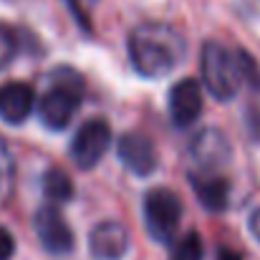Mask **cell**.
I'll return each instance as SVG.
<instances>
[{"label": "cell", "mask_w": 260, "mask_h": 260, "mask_svg": "<svg viewBox=\"0 0 260 260\" xmlns=\"http://www.w3.org/2000/svg\"><path fill=\"white\" fill-rule=\"evenodd\" d=\"M126 48H129L132 66L149 79L167 76L182 63L187 53L182 33L167 23H139L129 33Z\"/></svg>", "instance_id": "6da1fadb"}, {"label": "cell", "mask_w": 260, "mask_h": 260, "mask_svg": "<svg viewBox=\"0 0 260 260\" xmlns=\"http://www.w3.org/2000/svg\"><path fill=\"white\" fill-rule=\"evenodd\" d=\"M81 101H84V79L74 69L58 66L51 74V86L38 99V106H36L38 119L46 129L61 132L71 124Z\"/></svg>", "instance_id": "7a4b0ae2"}, {"label": "cell", "mask_w": 260, "mask_h": 260, "mask_svg": "<svg viewBox=\"0 0 260 260\" xmlns=\"http://www.w3.org/2000/svg\"><path fill=\"white\" fill-rule=\"evenodd\" d=\"M200 69H202L205 86L217 101H230L243 84L238 51L222 46L220 41H207L202 46Z\"/></svg>", "instance_id": "3957f363"}, {"label": "cell", "mask_w": 260, "mask_h": 260, "mask_svg": "<svg viewBox=\"0 0 260 260\" xmlns=\"http://www.w3.org/2000/svg\"><path fill=\"white\" fill-rule=\"evenodd\" d=\"M144 228L157 243H172L182 222V200L170 187H152L142 200Z\"/></svg>", "instance_id": "277c9868"}, {"label": "cell", "mask_w": 260, "mask_h": 260, "mask_svg": "<svg viewBox=\"0 0 260 260\" xmlns=\"http://www.w3.org/2000/svg\"><path fill=\"white\" fill-rule=\"evenodd\" d=\"M111 144V126L106 119H86L71 139V159L79 170H93Z\"/></svg>", "instance_id": "5b68a950"}, {"label": "cell", "mask_w": 260, "mask_h": 260, "mask_svg": "<svg viewBox=\"0 0 260 260\" xmlns=\"http://www.w3.org/2000/svg\"><path fill=\"white\" fill-rule=\"evenodd\" d=\"M33 230L38 243L43 245L46 253L51 255H69L76 245L74 230L69 228L66 217L61 215V210L56 205H41L33 215Z\"/></svg>", "instance_id": "8992f818"}, {"label": "cell", "mask_w": 260, "mask_h": 260, "mask_svg": "<svg viewBox=\"0 0 260 260\" xmlns=\"http://www.w3.org/2000/svg\"><path fill=\"white\" fill-rule=\"evenodd\" d=\"M116 154H119L121 165L129 172H134L137 177L152 174L157 170V162H159L152 139L147 134H142V132H126V134H121L119 142H116Z\"/></svg>", "instance_id": "52a82bcc"}, {"label": "cell", "mask_w": 260, "mask_h": 260, "mask_svg": "<svg viewBox=\"0 0 260 260\" xmlns=\"http://www.w3.org/2000/svg\"><path fill=\"white\" fill-rule=\"evenodd\" d=\"M189 154L197 162V167H202V172H215L230 162L233 149H230L225 132H220L217 126H207L194 134V139L189 144Z\"/></svg>", "instance_id": "ba28073f"}, {"label": "cell", "mask_w": 260, "mask_h": 260, "mask_svg": "<svg viewBox=\"0 0 260 260\" xmlns=\"http://www.w3.org/2000/svg\"><path fill=\"white\" fill-rule=\"evenodd\" d=\"M167 104H170V116L174 126L179 129L192 126L202 114V86L194 79H179L170 88Z\"/></svg>", "instance_id": "9c48e42d"}, {"label": "cell", "mask_w": 260, "mask_h": 260, "mask_svg": "<svg viewBox=\"0 0 260 260\" xmlns=\"http://www.w3.org/2000/svg\"><path fill=\"white\" fill-rule=\"evenodd\" d=\"M126 250H129V230L119 220H104L88 235V253L96 260H121Z\"/></svg>", "instance_id": "30bf717a"}, {"label": "cell", "mask_w": 260, "mask_h": 260, "mask_svg": "<svg viewBox=\"0 0 260 260\" xmlns=\"http://www.w3.org/2000/svg\"><path fill=\"white\" fill-rule=\"evenodd\" d=\"M36 106V91L25 81H5L0 84V119L5 124H23Z\"/></svg>", "instance_id": "8fae6325"}, {"label": "cell", "mask_w": 260, "mask_h": 260, "mask_svg": "<svg viewBox=\"0 0 260 260\" xmlns=\"http://www.w3.org/2000/svg\"><path fill=\"white\" fill-rule=\"evenodd\" d=\"M194 197L210 212H220L228 207L230 200V182L215 172H189L187 174Z\"/></svg>", "instance_id": "7c38bea8"}, {"label": "cell", "mask_w": 260, "mask_h": 260, "mask_svg": "<svg viewBox=\"0 0 260 260\" xmlns=\"http://www.w3.org/2000/svg\"><path fill=\"white\" fill-rule=\"evenodd\" d=\"M41 184H43V194L51 200V205L69 202L74 197V182H71V177L63 172V170H58V167H51L48 172L43 174Z\"/></svg>", "instance_id": "4fadbf2b"}, {"label": "cell", "mask_w": 260, "mask_h": 260, "mask_svg": "<svg viewBox=\"0 0 260 260\" xmlns=\"http://www.w3.org/2000/svg\"><path fill=\"white\" fill-rule=\"evenodd\" d=\"M13 179H15V159H13L10 144L0 137V202L10 194Z\"/></svg>", "instance_id": "5bb4252c"}, {"label": "cell", "mask_w": 260, "mask_h": 260, "mask_svg": "<svg viewBox=\"0 0 260 260\" xmlns=\"http://www.w3.org/2000/svg\"><path fill=\"white\" fill-rule=\"evenodd\" d=\"M202 240L197 233H187L179 238V243L172 248V260H202Z\"/></svg>", "instance_id": "9a60e30c"}, {"label": "cell", "mask_w": 260, "mask_h": 260, "mask_svg": "<svg viewBox=\"0 0 260 260\" xmlns=\"http://www.w3.org/2000/svg\"><path fill=\"white\" fill-rule=\"evenodd\" d=\"M238 61H240L243 81H245L250 88L260 91V66H258V61H255L248 51H243V48H238Z\"/></svg>", "instance_id": "2e32d148"}, {"label": "cell", "mask_w": 260, "mask_h": 260, "mask_svg": "<svg viewBox=\"0 0 260 260\" xmlns=\"http://www.w3.org/2000/svg\"><path fill=\"white\" fill-rule=\"evenodd\" d=\"M15 56H18V38L10 28L0 25V71L8 69Z\"/></svg>", "instance_id": "e0dca14e"}, {"label": "cell", "mask_w": 260, "mask_h": 260, "mask_svg": "<svg viewBox=\"0 0 260 260\" xmlns=\"http://www.w3.org/2000/svg\"><path fill=\"white\" fill-rule=\"evenodd\" d=\"M13 250H15V240H13V235L0 225V260H10L13 258Z\"/></svg>", "instance_id": "ac0fdd59"}, {"label": "cell", "mask_w": 260, "mask_h": 260, "mask_svg": "<svg viewBox=\"0 0 260 260\" xmlns=\"http://www.w3.org/2000/svg\"><path fill=\"white\" fill-rule=\"evenodd\" d=\"M248 228H250L253 238L260 243V207H255V210L250 212V217H248Z\"/></svg>", "instance_id": "d6986e66"}, {"label": "cell", "mask_w": 260, "mask_h": 260, "mask_svg": "<svg viewBox=\"0 0 260 260\" xmlns=\"http://www.w3.org/2000/svg\"><path fill=\"white\" fill-rule=\"evenodd\" d=\"M215 260H243V258H240L235 250H230V248H220V250H217V258H215Z\"/></svg>", "instance_id": "ffe728a7"}]
</instances>
